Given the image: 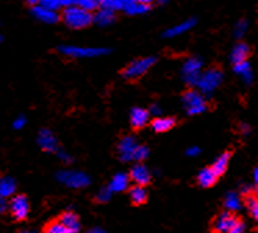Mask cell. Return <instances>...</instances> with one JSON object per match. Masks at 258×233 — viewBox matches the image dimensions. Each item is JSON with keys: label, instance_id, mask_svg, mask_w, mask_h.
I'll return each instance as SVG.
<instances>
[{"label": "cell", "instance_id": "cell-1", "mask_svg": "<svg viewBox=\"0 0 258 233\" xmlns=\"http://www.w3.org/2000/svg\"><path fill=\"white\" fill-rule=\"evenodd\" d=\"M62 20L70 28L74 29H82V28L89 27L93 22V16L92 13L79 9L78 6H70L62 11Z\"/></svg>", "mask_w": 258, "mask_h": 233}, {"label": "cell", "instance_id": "cell-2", "mask_svg": "<svg viewBox=\"0 0 258 233\" xmlns=\"http://www.w3.org/2000/svg\"><path fill=\"white\" fill-rule=\"evenodd\" d=\"M154 63H156V59H154V57L138 59V60H134L132 63H129L128 66L123 68L121 74H122L123 78H126L129 81H135L138 78L143 77V75L152 68Z\"/></svg>", "mask_w": 258, "mask_h": 233}, {"label": "cell", "instance_id": "cell-3", "mask_svg": "<svg viewBox=\"0 0 258 233\" xmlns=\"http://www.w3.org/2000/svg\"><path fill=\"white\" fill-rule=\"evenodd\" d=\"M241 219L233 212H219L211 222V233H230Z\"/></svg>", "mask_w": 258, "mask_h": 233}, {"label": "cell", "instance_id": "cell-4", "mask_svg": "<svg viewBox=\"0 0 258 233\" xmlns=\"http://www.w3.org/2000/svg\"><path fill=\"white\" fill-rule=\"evenodd\" d=\"M182 100H183V105L186 107V112L189 115H199L207 110V101L197 90L189 89L183 93Z\"/></svg>", "mask_w": 258, "mask_h": 233}, {"label": "cell", "instance_id": "cell-5", "mask_svg": "<svg viewBox=\"0 0 258 233\" xmlns=\"http://www.w3.org/2000/svg\"><path fill=\"white\" fill-rule=\"evenodd\" d=\"M57 179L73 189L86 188L90 183L89 177L81 171H60L57 173Z\"/></svg>", "mask_w": 258, "mask_h": 233}, {"label": "cell", "instance_id": "cell-6", "mask_svg": "<svg viewBox=\"0 0 258 233\" xmlns=\"http://www.w3.org/2000/svg\"><path fill=\"white\" fill-rule=\"evenodd\" d=\"M221 81H222V72L219 71L218 68H213L200 75L197 86L202 89V92L204 93H213L214 90L218 88Z\"/></svg>", "mask_w": 258, "mask_h": 233}, {"label": "cell", "instance_id": "cell-7", "mask_svg": "<svg viewBox=\"0 0 258 233\" xmlns=\"http://www.w3.org/2000/svg\"><path fill=\"white\" fill-rule=\"evenodd\" d=\"M58 50L62 54L71 57H96L108 53V49H99V47H81V46H60Z\"/></svg>", "mask_w": 258, "mask_h": 233}, {"label": "cell", "instance_id": "cell-8", "mask_svg": "<svg viewBox=\"0 0 258 233\" xmlns=\"http://www.w3.org/2000/svg\"><path fill=\"white\" fill-rule=\"evenodd\" d=\"M10 210H12L13 218L16 221H24L27 219L29 214V201L27 196L20 194V196H14L10 201Z\"/></svg>", "mask_w": 258, "mask_h": 233}, {"label": "cell", "instance_id": "cell-9", "mask_svg": "<svg viewBox=\"0 0 258 233\" xmlns=\"http://www.w3.org/2000/svg\"><path fill=\"white\" fill-rule=\"evenodd\" d=\"M200 70H202V61L196 57L187 59L183 64V68H182L186 83L197 85L199 79H200Z\"/></svg>", "mask_w": 258, "mask_h": 233}, {"label": "cell", "instance_id": "cell-10", "mask_svg": "<svg viewBox=\"0 0 258 233\" xmlns=\"http://www.w3.org/2000/svg\"><path fill=\"white\" fill-rule=\"evenodd\" d=\"M139 144L136 143V139L131 138V136H125L119 140L118 143V153H119V158L122 161H132L134 155L138 149Z\"/></svg>", "mask_w": 258, "mask_h": 233}, {"label": "cell", "instance_id": "cell-11", "mask_svg": "<svg viewBox=\"0 0 258 233\" xmlns=\"http://www.w3.org/2000/svg\"><path fill=\"white\" fill-rule=\"evenodd\" d=\"M129 179H132L134 182L138 185V186H146L152 181V173L149 171V168L143 164H136V165L132 166L131 169V175H129Z\"/></svg>", "mask_w": 258, "mask_h": 233}, {"label": "cell", "instance_id": "cell-12", "mask_svg": "<svg viewBox=\"0 0 258 233\" xmlns=\"http://www.w3.org/2000/svg\"><path fill=\"white\" fill-rule=\"evenodd\" d=\"M152 9L150 2H136V0H123L122 10L129 16H136V14H145Z\"/></svg>", "mask_w": 258, "mask_h": 233}, {"label": "cell", "instance_id": "cell-13", "mask_svg": "<svg viewBox=\"0 0 258 233\" xmlns=\"http://www.w3.org/2000/svg\"><path fill=\"white\" fill-rule=\"evenodd\" d=\"M38 144H39L42 150H45L47 153H53L57 151V140L54 135L49 131V129H42L38 135Z\"/></svg>", "mask_w": 258, "mask_h": 233}, {"label": "cell", "instance_id": "cell-14", "mask_svg": "<svg viewBox=\"0 0 258 233\" xmlns=\"http://www.w3.org/2000/svg\"><path fill=\"white\" fill-rule=\"evenodd\" d=\"M149 118H150V112L145 108H134L131 111V125L136 131L146 127Z\"/></svg>", "mask_w": 258, "mask_h": 233}, {"label": "cell", "instance_id": "cell-15", "mask_svg": "<svg viewBox=\"0 0 258 233\" xmlns=\"http://www.w3.org/2000/svg\"><path fill=\"white\" fill-rule=\"evenodd\" d=\"M58 221L61 222L62 225L67 227V230L70 233H79V229H81L79 218L75 212H73V211H66V212H62L61 215L58 216Z\"/></svg>", "mask_w": 258, "mask_h": 233}, {"label": "cell", "instance_id": "cell-16", "mask_svg": "<svg viewBox=\"0 0 258 233\" xmlns=\"http://www.w3.org/2000/svg\"><path fill=\"white\" fill-rule=\"evenodd\" d=\"M32 14H34L35 18H38L39 21L47 22V24H54V22H57L60 20L58 13L47 10V9H43V7H40L39 5H36L32 7Z\"/></svg>", "mask_w": 258, "mask_h": 233}, {"label": "cell", "instance_id": "cell-17", "mask_svg": "<svg viewBox=\"0 0 258 233\" xmlns=\"http://www.w3.org/2000/svg\"><path fill=\"white\" fill-rule=\"evenodd\" d=\"M175 125H176V121H175L174 118H171V116H167V118H164V116H157V118H154L152 121L153 131L157 133L168 132V131H171Z\"/></svg>", "mask_w": 258, "mask_h": 233}, {"label": "cell", "instance_id": "cell-18", "mask_svg": "<svg viewBox=\"0 0 258 233\" xmlns=\"http://www.w3.org/2000/svg\"><path fill=\"white\" fill-rule=\"evenodd\" d=\"M218 177L215 175V172L211 169V166H207V168H203L202 171L199 172L197 175V182L202 188H211L215 185Z\"/></svg>", "mask_w": 258, "mask_h": 233}, {"label": "cell", "instance_id": "cell-19", "mask_svg": "<svg viewBox=\"0 0 258 233\" xmlns=\"http://www.w3.org/2000/svg\"><path fill=\"white\" fill-rule=\"evenodd\" d=\"M129 188V177L123 172H119L115 177L112 178L110 182V192H123Z\"/></svg>", "mask_w": 258, "mask_h": 233}, {"label": "cell", "instance_id": "cell-20", "mask_svg": "<svg viewBox=\"0 0 258 233\" xmlns=\"http://www.w3.org/2000/svg\"><path fill=\"white\" fill-rule=\"evenodd\" d=\"M129 196H131V201L134 203L135 205H142L145 204L147 201V190L146 188H143V186H132V188L129 189Z\"/></svg>", "mask_w": 258, "mask_h": 233}, {"label": "cell", "instance_id": "cell-21", "mask_svg": "<svg viewBox=\"0 0 258 233\" xmlns=\"http://www.w3.org/2000/svg\"><path fill=\"white\" fill-rule=\"evenodd\" d=\"M195 25H196V20H195V18H191V20H187V21L182 22V24H179V25H175V27L167 29V31L164 32V36H165V38L178 36V35H180V33H183L186 32V31L191 29Z\"/></svg>", "mask_w": 258, "mask_h": 233}, {"label": "cell", "instance_id": "cell-22", "mask_svg": "<svg viewBox=\"0 0 258 233\" xmlns=\"http://www.w3.org/2000/svg\"><path fill=\"white\" fill-rule=\"evenodd\" d=\"M229 161H230V153L229 151H226V153H222V154L219 155L217 160L214 161L213 166H211V169L215 172V175L217 177H221V175H224L225 171H226V168L229 165Z\"/></svg>", "mask_w": 258, "mask_h": 233}, {"label": "cell", "instance_id": "cell-23", "mask_svg": "<svg viewBox=\"0 0 258 233\" xmlns=\"http://www.w3.org/2000/svg\"><path fill=\"white\" fill-rule=\"evenodd\" d=\"M250 55V47L246 43H237L232 50V61L237 64V63H243L247 61V57Z\"/></svg>", "mask_w": 258, "mask_h": 233}, {"label": "cell", "instance_id": "cell-24", "mask_svg": "<svg viewBox=\"0 0 258 233\" xmlns=\"http://www.w3.org/2000/svg\"><path fill=\"white\" fill-rule=\"evenodd\" d=\"M38 5L43 9H47L50 11L60 10L61 7H70V6L75 5V2H71V0H42V2H38Z\"/></svg>", "mask_w": 258, "mask_h": 233}, {"label": "cell", "instance_id": "cell-25", "mask_svg": "<svg viewBox=\"0 0 258 233\" xmlns=\"http://www.w3.org/2000/svg\"><path fill=\"white\" fill-rule=\"evenodd\" d=\"M16 192V181L13 178L5 177L0 179V197L7 199Z\"/></svg>", "mask_w": 258, "mask_h": 233}, {"label": "cell", "instance_id": "cell-26", "mask_svg": "<svg viewBox=\"0 0 258 233\" xmlns=\"http://www.w3.org/2000/svg\"><path fill=\"white\" fill-rule=\"evenodd\" d=\"M114 18H115L114 11L100 9V10L96 13V16H93V21L96 24L101 25V27H106V25H110L111 22H114Z\"/></svg>", "mask_w": 258, "mask_h": 233}, {"label": "cell", "instance_id": "cell-27", "mask_svg": "<svg viewBox=\"0 0 258 233\" xmlns=\"http://www.w3.org/2000/svg\"><path fill=\"white\" fill-rule=\"evenodd\" d=\"M225 207H226V210L229 211V212H233V211H237L241 208V200L239 197V194L236 193H228L226 196V199H225Z\"/></svg>", "mask_w": 258, "mask_h": 233}, {"label": "cell", "instance_id": "cell-28", "mask_svg": "<svg viewBox=\"0 0 258 233\" xmlns=\"http://www.w3.org/2000/svg\"><path fill=\"white\" fill-rule=\"evenodd\" d=\"M43 233H70L67 230V227L62 225L61 222L58 221H51L49 223H46L43 227Z\"/></svg>", "mask_w": 258, "mask_h": 233}, {"label": "cell", "instance_id": "cell-29", "mask_svg": "<svg viewBox=\"0 0 258 233\" xmlns=\"http://www.w3.org/2000/svg\"><path fill=\"white\" fill-rule=\"evenodd\" d=\"M246 205L247 210H248V214L251 215V218H254L255 221L258 219V200L254 194H250L247 196L246 199Z\"/></svg>", "mask_w": 258, "mask_h": 233}, {"label": "cell", "instance_id": "cell-30", "mask_svg": "<svg viewBox=\"0 0 258 233\" xmlns=\"http://www.w3.org/2000/svg\"><path fill=\"white\" fill-rule=\"evenodd\" d=\"M99 7L115 13L117 10H122L123 9V0H103V2H100Z\"/></svg>", "mask_w": 258, "mask_h": 233}, {"label": "cell", "instance_id": "cell-31", "mask_svg": "<svg viewBox=\"0 0 258 233\" xmlns=\"http://www.w3.org/2000/svg\"><path fill=\"white\" fill-rule=\"evenodd\" d=\"M75 6H78L79 9L88 11V13H92V11L96 10L100 6V2H96V0H79V2H75Z\"/></svg>", "mask_w": 258, "mask_h": 233}, {"label": "cell", "instance_id": "cell-32", "mask_svg": "<svg viewBox=\"0 0 258 233\" xmlns=\"http://www.w3.org/2000/svg\"><path fill=\"white\" fill-rule=\"evenodd\" d=\"M149 157V149L146 146H138V149L135 151V155H134V160L135 161H145Z\"/></svg>", "mask_w": 258, "mask_h": 233}, {"label": "cell", "instance_id": "cell-33", "mask_svg": "<svg viewBox=\"0 0 258 233\" xmlns=\"http://www.w3.org/2000/svg\"><path fill=\"white\" fill-rule=\"evenodd\" d=\"M233 70H235L236 74H239V75H246V74H248V72H251V68H250V64L247 63V61H243V63H237V64H235V67H233Z\"/></svg>", "mask_w": 258, "mask_h": 233}, {"label": "cell", "instance_id": "cell-34", "mask_svg": "<svg viewBox=\"0 0 258 233\" xmlns=\"http://www.w3.org/2000/svg\"><path fill=\"white\" fill-rule=\"evenodd\" d=\"M110 199H111V192H110L108 188L100 189V192L96 194V201L97 203H107Z\"/></svg>", "mask_w": 258, "mask_h": 233}, {"label": "cell", "instance_id": "cell-35", "mask_svg": "<svg viewBox=\"0 0 258 233\" xmlns=\"http://www.w3.org/2000/svg\"><path fill=\"white\" fill-rule=\"evenodd\" d=\"M246 28H247V22L246 21H239L237 22V25H236V36L237 38H241L244 32H246Z\"/></svg>", "mask_w": 258, "mask_h": 233}, {"label": "cell", "instance_id": "cell-36", "mask_svg": "<svg viewBox=\"0 0 258 233\" xmlns=\"http://www.w3.org/2000/svg\"><path fill=\"white\" fill-rule=\"evenodd\" d=\"M57 154H58V158L64 161V162H71V161H73V157L68 154L67 151H62V150H60V151H57Z\"/></svg>", "mask_w": 258, "mask_h": 233}, {"label": "cell", "instance_id": "cell-37", "mask_svg": "<svg viewBox=\"0 0 258 233\" xmlns=\"http://www.w3.org/2000/svg\"><path fill=\"white\" fill-rule=\"evenodd\" d=\"M24 125H25V118H24V116H18L17 120L13 122V127H14V129H23Z\"/></svg>", "mask_w": 258, "mask_h": 233}, {"label": "cell", "instance_id": "cell-38", "mask_svg": "<svg viewBox=\"0 0 258 233\" xmlns=\"http://www.w3.org/2000/svg\"><path fill=\"white\" fill-rule=\"evenodd\" d=\"M244 227H246V225H244V222L240 221L237 225H236L235 227H233V230L230 233H243L244 232Z\"/></svg>", "mask_w": 258, "mask_h": 233}, {"label": "cell", "instance_id": "cell-39", "mask_svg": "<svg viewBox=\"0 0 258 233\" xmlns=\"http://www.w3.org/2000/svg\"><path fill=\"white\" fill-rule=\"evenodd\" d=\"M7 207H9V204H7L6 199L0 197V214H3L7 210Z\"/></svg>", "mask_w": 258, "mask_h": 233}, {"label": "cell", "instance_id": "cell-40", "mask_svg": "<svg viewBox=\"0 0 258 233\" xmlns=\"http://www.w3.org/2000/svg\"><path fill=\"white\" fill-rule=\"evenodd\" d=\"M186 154L187 155H199L200 154V149L199 147H190V149H187V151H186Z\"/></svg>", "mask_w": 258, "mask_h": 233}, {"label": "cell", "instance_id": "cell-41", "mask_svg": "<svg viewBox=\"0 0 258 233\" xmlns=\"http://www.w3.org/2000/svg\"><path fill=\"white\" fill-rule=\"evenodd\" d=\"M153 112V114H160V112H161V110H160V108H158V105H152V110H150Z\"/></svg>", "mask_w": 258, "mask_h": 233}, {"label": "cell", "instance_id": "cell-42", "mask_svg": "<svg viewBox=\"0 0 258 233\" xmlns=\"http://www.w3.org/2000/svg\"><path fill=\"white\" fill-rule=\"evenodd\" d=\"M241 132L250 133V127H248V125H241Z\"/></svg>", "mask_w": 258, "mask_h": 233}, {"label": "cell", "instance_id": "cell-43", "mask_svg": "<svg viewBox=\"0 0 258 233\" xmlns=\"http://www.w3.org/2000/svg\"><path fill=\"white\" fill-rule=\"evenodd\" d=\"M88 233H106V232H104L103 229H99V227H96V229H92V230H90V232H88Z\"/></svg>", "mask_w": 258, "mask_h": 233}, {"label": "cell", "instance_id": "cell-44", "mask_svg": "<svg viewBox=\"0 0 258 233\" xmlns=\"http://www.w3.org/2000/svg\"><path fill=\"white\" fill-rule=\"evenodd\" d=\"M257 178H258V173H257V169L254 171V181H255V183H257Z\"/></svg>", "mask_w": 258, "mask_h": 233}, {"label": "cell", "instance_id": "cell-45", "mask_svg": "<svg viewBox=\"0 0 258 233\" xmlns=\"http://www.w3.org/2000/svg\"><path fill=\"white\" fill-rule=\"evenodd\" d=\"M18 233H32V232H29V230H21V232H18Z\"/></svg>", "mask_w": 258, "mask_h": 233}, {"label": "cell", "instance_id": "cell-46", "mask_svg": "<svg viewBox=\"0 0 258 233\" xmlns=\"http://www.w3.org/2000/svg\"><path fill=\"white\" fill-rule=\"evenodd\" d=\"M2 39H3V38H2V35H0V42H2Z\"/></svg>", "mask_w": 258, "mask_h": 233}]
</instances>
